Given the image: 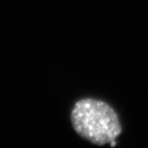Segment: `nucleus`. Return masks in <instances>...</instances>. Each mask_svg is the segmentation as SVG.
<instances>
[{
	"instance_id": "nucleus-1",
	"label": "nucleus",
	"mask_w": 148,
	"mask_h": 148,
	"mask_svg": "<svg viewBox=\"0 0 148 148\" xmlns=\"http://www.w3.org/2000/svg\"><path fill=\"white\" fill-rule=\"evenodd\" d=\"M71 120L77 134L97 145L109 144L121 133L115 111L100 100L78 101L72 110Z\"/></svg>"
}]
</instances>
